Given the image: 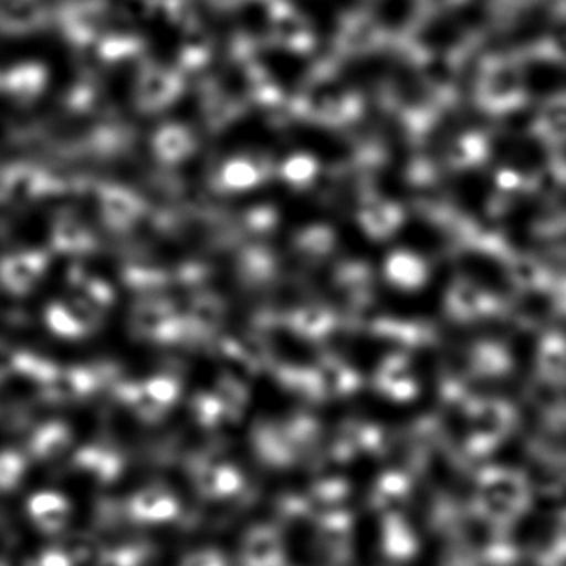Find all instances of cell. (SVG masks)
<instances>
[{
    "mask_svg": "<svg viewBox=\"0 0 566 566\" xmlns=\"http://www.w3.org/2000/svg\"><path fill=\"white\" fill-rule=\"evenodd\" d=\"M128 515L137 523L160 525L180 515V502L167 486H145L128 502Z\"/></svg>",
    "mask_w": 566,
    "mask_h": 566,
    "instance_id": "cell-1",
    "label": "cell"
},
{
    "mask_svg": "<svg viewBox=\"0 0 566 566\" xmlns=\"http://www.w3.org/2000/svg\"><path fill=\"white\" fill-rule=\"evenodd\" d=\"M28 512L32 522L49 535L62 532L71 518V503L57 492H39L28 502Z\"/></svg>",
    "mask_w": 566,
    "mask_h": 566,
    "instance_id": "cell-2",
    "label": "cell"
},
{
    "mask_svg": "<svg viewBox=\"0 0 566 566\" xmlns=\"http://www.w3.org/2000/svg\"><path fill=\"white\" fill-rule=\"evenodd\" d=\"M72 442V432L64 422H49L39 427L31 439L32 455L51 460L62 455Z\"/></svg>",
    "mask_w": 566,
    "mask_h": 566,
    "instance_id": "cell-3",
    "label": "cell"
},
{
    "mask_svg": "<svg viewBox=\"0 0 566 566\" xmlns=\"http://www.w3.org/2000/svg\"><path fill=\"white\" fill-rule=\"evenodd\" d=\"M77 463L102 482H111L120 475L122 460L118 459V453L104 447H87L82 450L77 455Z\"/></svg>",
    "mask_w": 566,
    "mask_h": 566,
    "instance_id": "cell-4",
    "label": "cell"
},
{
    "mask_svg": "<svg viewBox=\"0 0 566 566\" xmlns=\"http://www.w3.org/2000/svg\"><path fill=\"white\" fill-rule=\"evenodd\" d=\"M25 459L15 450L0 452V492H9L24 479Z\"/></svg>",
    "mask_w": 566,
    "mask_h": 566,
    "instance_id": "cell-5",
    "label": "cell"
},
{
    "mask_svg": "<svg viewBox=\"0 0 566 566\" xmlns=\"http://www.w3.org/2000/svg\"><path fill=\"white\" fill-rule=\"evenodd\" d=\"M142 386L150 399L158 403L165 412L170 410L180 397V382L171 377H154V379L145 380Z\"/></svg>",
    "mask_w": 566,
    "mask_h": 566,
    "instance_id": "cell-6",
    "label": "cell"
},
{
    "mask_svg": "<svg viewBox=\"0 0 566 566\" xmlns=\"http://www.w3.org/2000/svg\"><path fill=\"white\" fill-rule=\"evenodd\" d=\"M145 545H127L102 553L97 566H140L147 556Z\"/></svg>",
    "mask_w": 566,
    "mask_h": 566,
    "instance_id": "cell-7",
    "label": "cell"
},
{
    "mask_svg": "<svg viewBox=\"0 0 566 566\" xmlns=\"http://www.w3.org/2000/svg\"><path fill=\"white\" fill-rule=\"evenodd\" d=\"M75 559L65 548H51L42 553L38 559V566H74Z\"/></svg>",
    "mask_w": 566,
    "mask_h": 566,
    "instance_id": "cell-8",
    "label": "cell"
},
{
    "mask_svg": "<svg viewBox=\"0 0 566 566\" xmlns=\"http://www.w3.org/2000/svg\"><path fill=\"white\" fill-rule=\"evenodd\" d=\"M180 566H218V563L211 553L197 552L185 556V558L181 559Z\"/></svg>",
    "mask_w": 566,
    "mask_h": 566,
    "instance_id": "cell-9",
    "label": "cell"
},
{
    "mask_svg": "<svg viewBox=\"0 0 566 566\" xmlns=\"http://www.w3.org/2000/svg\"><path fill=\"white\" fill-rule=\"evenodd\" d=\"M15 366H18V364H15L14 357L9 356L8 353L0 349V380H4V377H8Z\"/></svg>",
    "mask_w": 566,
    "mask_h": 566,
    "instance_id": "cell-10",
    "label": "cell"
},
{
    "mask_svg": "<svg viewBox=\"0 0 566 566\" xmlns=\"http://www.w3.org/2000/svg\"><path fill=\"white\" fill-rule=\"evenodd\" d=\"M0 566H6V565H2V563H0Z\"/></svg>",
    "mask_w": 566,
    "mask_h": 566,
    "instance_id": "cell-11",
    "label": "cell"
}]
</instances>
